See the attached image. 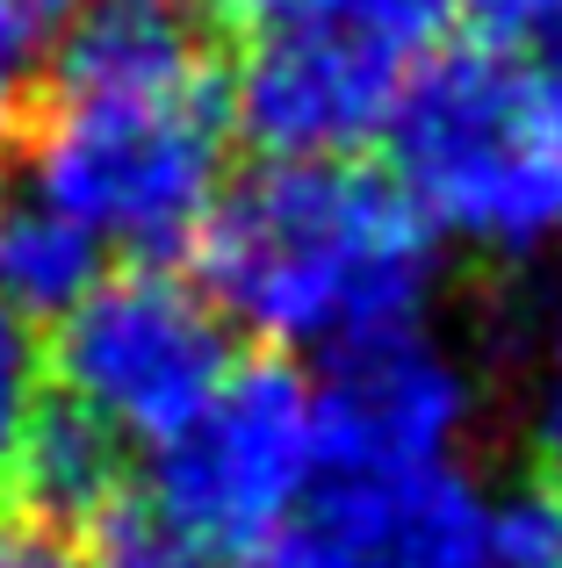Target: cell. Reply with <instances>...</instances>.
<instances>
[{
  "label": "cell",
  "instance_id": "6da1fadb",
  "mask_svg": "<svg viewBox=\"0 0 562 568\" xmlns=\"http://www.w3.org/2000/svg\"><path fill=\"white\" fill-rule=\"evenodd\" d=\"M440 237L390 173L353 159H268L224 187L195 237L202 288L281 353H353L425 324Z\"/></svg>",
  "mask_w": 562,
  "mask_h": 568
},
{
  "label": "cell",
  "instance_id": "7a4b0ae2",
  "mask_svg": "<svg viewBox=\"0 0 562 568\" xmlns=\"http://www.w3.org/2000/svg\"><path fill=\"white\" fill-rule=\"evenodd\" d=\"M390 181L433 237L526 260L562 237V72L462 43L411 72L390 115Z\"/></svg>",
  "mask_w": 562,
  "mask_h": 568
},
{
  "label": "cell",
  "instance_id": "3957f363",
  "mask_svg": "<svg viewBox=\"0 0 562 568\" xmlns=\"http://www.w3.org/2000/svg\"><path fill=\"white\" fill-rule=\"evenodd\" d=\"M231 94H116V101H51L29 130V181L51 209H66L101 252H138L159 266L195 245L210 209L224 202Z\"/></svg>",
  "mask_w": 562,
  "mask_h": 568
},
{
  "label": "cell",
  "instance_id": "277c9868",
  "mask_svg": "<svg viewBox=\"0 0 562 568\" xmlns=\"http://www.w3.org/2000/svg\"><path fill=\"white\" fill-rule=\"evenodd\" d=\"M324 483L318 388L281 361L231 367V382L152 446V504L202 555H260L303 518Z\"/></svg>",
  "mask_w": 562,
  "mask_h": 568
},
{
  "label": "cell",
  "instance_id": "5b68a950",
  "mask_svg": "<svg viewBox=\"0 0 562 568\" xmlns=\"http://www.w3.org/2000/svg\"><path fill=\"white\" fill-rule=\"evenodd\" d=\"M51 375L123 446H167L231 382V317L167 266H123L58 317Z\"/></svg>",
  "mask_w": 562,
  "mask_h": 568
},
{
  "label": "cell",
  "instance_id": "8992f818",
  "mask_svg": "<svg viewBox=\"0 0 562 568\" xmlns=\"http://www.w3.org/2000/svg\"><path fill=\"white\" fill-rule=\"evenodd\" d=\"M419 65L361 29H268L231 80V130L268 159H347L390 130Z\"/></svg>",
  "mask_w": 562,
  "mask_h": 568
},
{
  "label": "cell",
  "instance_id": "52a82bcc",
  "mask_svg": "<svg viewBox=\"0 0 562 568\" xmlns=\"http://www.w3.org/2000/svg\"><path fill=\"white\" fill-rule=\"evenodd\" d=\"M324 468H433L476 425V375L425 324L332 353L318 382Z\"/></svg>",
  "mask_w": 562,
  "mask_h": 568
},
{
  "label": "cell",
  "instance_id": "ba28073f",
  "mask_svg": "<svg viewBox=\"0 0 562 568\" xmlns=\"http://www.w3.org/2000/svg\"><path fill=\"white\" fill-rule=\"evenodd\" d=\"M498 504L462 460L433 468H324L295 518L303 568H476Z\"/></svg>",
  "mask_w": 562,
  "mask_h": 568
},
{
  "label": "cell",
  "instance_id": "9c48e42d",
  "mask_svg": "<svg viewBox=\"0 0 562 568\" xmlns=\"http://www.w3.org/2000/svg\"><path fill=\"white\" fill-rule=\"evenodd\" d=\"M210 0H80L51 51V101L181 94L217 80Z\"/></svg>",
  "mask_w": 562,
  "mask_h": 568
},
{
  "label": "cell",
  "instance_id": "30bf717a",
  "mask_svg": "<svg viewBox=\"0 0 562 568\" xmlns=\"http://www.w3.org/2000/svg\"><path fill=\"white\" fill-rule=\"evenodd\" d=\"M14 511L43 518L58 532H87L123 504V439L109 425L80 410V403L58 396L51 410L37 417L22 446V468H14V489H8Z\"/></svg>",
  "mask_w": 562,
  "mask_h": 568
},
{
  "label": "cell",
  "instance_id": "8fae6325",
  "mask_svg": "<svg viewBox=\"0 0 562 568\" xmlns=\"http://www.w3.org/2000/svg\"><path fill=\"white\" fill-rule=\"evenodd\" d=\"M101 281V245L51 209L43 194L0 202V303L22 310L29 324H58L87 288Z\"/></svg>",
  "mask_w": 562,
  "mask_h": 568
},
{
  "label": "cell",
  "instance_id": "7c38bea8",
  "mask_svg": "<svg viewBox=\"0 0 562 568\" xmlns=\"http://www.w3.org/2000/svg\"><path fill=\"white\" fill-rule=\"evenodd\" d=\"M448 8L454 0H210L217 22H239L253 37H268V29H361V37H382L411 58H425Z\"/></svg>",
  "mask_w": 562,
  "mask_h": 568
},
{
  "label": "cell",
  "instance_id": "4fadbf2b",
  "mask_svg": "<svg viewBox=\"0 0 562 568\" xmlns=\"http://www.w3.org/2000/svg\"><path fill=\"white\" fill-rule=\"evenodd\" d=\"M43 388H51V353H43L37 324L0 303V497L14 489V468H22V446L37 432V417L51 410Z\"/></svg>",
  "mask_w": 562,
  "mask_h": 568
},
{
  "label": "cell",
  "instance_id": "5bb4252c",
  "mask_svg": "<svg viewBox=\"0 0 562 568\" xmlns=\"http://www.w3.org/2000/svg\"><path fill=\"white\" fill-rule=\"evenodd\" d=\"M51 87V51H43V14L29 0H0V159L29 144Z\"/></svg>",
  "mask_w": 562,
  "mask_h": 568
},
{
  "label": "cell",
  "instance_id": "9a60e30c",
  "mask_svg": "<svg viewBox=\"0 0 562 568\" xmlns=\"http://www.w3.org/2000/svg\"><path fill=\"white\" fill-rule=\"evenodd\" d=\"M80 555H87V568H202V561H210L152 497H144V504L123 497L101 526H87Z\"/></svg>",
  "mask_w": 562,
  "mask_h": 568
},
{
  "label": "cell",
  "instance_id": "2e32d148",
  "mask_svg": "<svg viewBox=\"0 0 562 568\" xmlns=\"http://www.w3.org/2000/svg\"><path fill=\"white\" fill-rule=\"evenodd\" d=\"M476 568H562V504L555 497L498 504Z\"/></svg>",
  "mask_w": 562,
  "mask_h": 568
},
{
  "label": "cell",
  "instance_id": "e0dca14e",
  "mask_svg": "<svg viewBox=\"0 0 562 568\" xmlns=\"http://www.w3.org/2000/svg\"><path fill=\"white\" fill-rule=\"evenodd\" d=\"M462 8L483 29V43L526 51V58L562 72V0H462Z\"/></svg>",
  "mask_w": 562,
  "mask_h": 568
},
{
  "label": "cell",
  "instance_id": "ac0fdd59",
  "mask_svg": "<svg viewBox=\"0 0 562 568\" xmlns=\"http://www.w3.org/2000/svg\"><path fill=\"white\" fill-rule=\"evenodd\" d=\"M526 432H534V446L562 468V303L549 310V324H541V338H534V367H526Z\"/></svg>",
  "mask_w": 562,
  "mask_h": 568
},
{
  "label": "cell",
  "instance_id": "d6986e66",
  "mask_svg": "<svg viewBox=\"0 0 562 568\" xmlns=\"http://www.w3.org/2000/svg\"><path fill=\"white\" fill-rule=\"evenodd\" d=\"M0 568H87L80 555V532H58L29 511L0 518Z\"/></svg>",
  "mask_w": 562,
  "mask_h": 568
},
{
  "label": "cell",
  "instance_id": "ffe728a7",
  "mask_svg": "<svg viewBox=\"0 0 562 568\" xmlns=\"http://www.w3.org/2000/svg\"><path fill=\"white\" fill-rule=\"evenodd\" d=\"M239 568H303V561H295V547H289V540H274V547H260V555H245Z\"/></svg>",
  "mask_w": 562,
  "mask_h": 568
},
{
  "label": "cell",
  "instance_id": "44dd1931",
  "mask_svg": "<svg viewBox=\"0 0 562 568\" xmlns=\"http://www.w3.org/2000/svg\"><path fill=\"white\" fill-rule=\"evenodd\" d=\"M29 8H37V14H72L80 0H29Z\"/></svg>",
  "mask_w": 562,
  "mask_h": 568
}]
</instances>
